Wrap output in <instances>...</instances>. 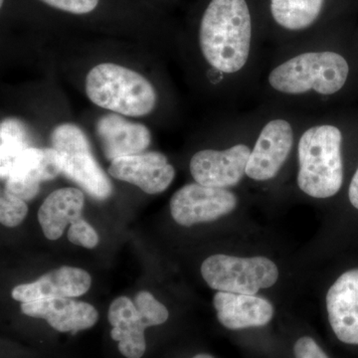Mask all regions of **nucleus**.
<instances>
[{"instance_id":"obj_26","label":"nucleus","mask_w":358,"mask_h":358,"mask_svg":"<svg viewBox=\"0 0 358 358\" xmlns=\"http://www.w3.org/2000/svg\"><path fill=\"white\" fill-rule=\"evenodd\" d=\"M193 358H214L209 355H205V353H200V355H195Z\"/></svg>"},{"instance_id":"obj_13","label":"nucleus","mask_w":358,"mask_h":358,"mask_svg":"<svg viewBox=\"0 0 358 358\" xmlns=\"http://www.w3.org/2000/svg\"><path fill=\"white\" fill-rule=\"evenodd\" d=\"M329 324L336 338L358 345V268L348 271L327 294Z\"/></svg>"},{"instance_id":"obj_2","label":"nucleus","mask_w":358,"mask_h":358,"mask_svg":"<svg viewBox=\"0 0 358 358\" xmlns=\"http://www.w3.org/2000/svg\"><path fill=\"white\" fill-rule=\"evenodd\" d=\"M343 134L333 124H320L301 134L298 145L299 187L313 199L333 197L343 182Z\"/></svg>"},{"instance_id":"obj_4","label":"nucleus","mask_w":358,"mask_h":358,"mask_svg":"<svg viewBox=\"0 0 358 358\" xmlns=\"http://www.w3.org/2000/svg\"><path fill=\"white\" fill-rule=\"evenodd\" d=\"M350 74L348 61L333 51L307 52L275 66L268 81L275 91L286 95L315 92L331 96L345 86Z\"/></svg>"},{"instance_id":"obj_10","label":"nucleus","mask_w":358,"mask_h":358,"mask_svg":"<svg viewBox=\"0 0 358 358\" xmlns=\"http://www.w3.org/2000/svg\"><path fill=\"white\" fill-rule=\"evenodd\" d=\"M60 173V159L53 148H28L14 160L4 189L30 201L38 194L42 182L56 178Z\"/></svg>"},{"instance_id":"obj_7","label":"nucleus","mask_w":358,"mask_h":358,"mask_svg":"<svg viewBox=\"0 0 358 358\" xmlns=\"http://www.w3.org/2000/svg\"><path fill=\"white\" fill-rule=\"evenodd\" d=\"M237 204L236 195L228 189L190 183L171 197V213L179 225L192 227L228 215L235 210Z\"/></svg>"},{"instance_id":"obj_23","label":"nucleus","mask_w":358,"mask_h":358,"mask_svg":"<svg viewBox=\"0 0 358 358\" xmlns=\"http://www.w3.org/2000/svg\"><path fill=\"white\" fill-rule=\"evenodd\" d=\"M54 8L73 14L91 13L98 6L99 0H42Z\"/></svg>"},{"instance_id":"obj_24","label":"nucleus","mask_w":358,"mask_h":358,"mask_svg":"<svg viewBox=\"0 0 358 358\" xmlns=\"http://www.w3.org/2000/svg\"><path fill=\"white\" fill-rule=\"evenodd\" d=\"M294 352L296 358H329L326 352L310 336H303L298 339L294 343Z\"/></svg>"},{"instance_id":"obj_27","label":"nucleus","mask_w":358,"mask_h":358,"mask_svg":"<svg viewBox=\"0 0 358 358\" xmlns=\"http://www.w3.org/2000/svg\"><path fill=\"white\" fill-rule=\"evenodd\" d=\"M4 0H0V6H2V4H3Z\"/></svg>"},{"instance_id":"obj_12","label":"nucleus","mask_w":358,"mask_h":358,"mask_svg":"<svg viewBox=\"0 0 358 358\" xmlns=\"http://www.w3.org/2000/svg\"><path fill=\"white\" fill-rule=\"evenodd\" d=\"M108 320L113 327L110 336L119 343L117 348L127 358L143 357L147 350L145 329L159 326L128 296H119L110 303Z\"/></svg>"},{"instance_id":"obj_15","label":"nucleus","mask_w":358,"mask_h":358,"mask_svg":"<svg viewBox=\"0 0 358 358\" xmlns=\"http://www.w3.org/2000/svg\"><path fill=\"white\" fill-rule=\"evenodd\" d=\"M96 134L106 159L114 160L145 152L152 134L145 124L124 119L117 114H107L96 122Z\"/></svg>"},{"instance_id":"obj_8","label":"nucleus","mask_w":358,"mask_h":358,"mask_svg":"<svg viewBox=\"0 0 358 358\" xmlns=\"http://www.w3.org/2000/svg\"><path fill=\"white\" fill-rule=\"evenodd\" d=\"M251 150L243 143L224 150H200L190 160V173L199 185L228 189L246 176Z\"/></svg>"},{"instance_id":"obj_3","label":"nucleus","mask_w":358,"mask_h":358,"mask_svg":"<svg viewBox=\"0 0 358 358\" xmlns=\"http://www.w3.org/2000/svg\"><path fill=\"white\" fill-rule=\"evenodd\" d=\"M85 91L92 103L128 117H143L154 110L157 92L140 73L114 63L92 68L85 81Z\"/></svg>"},{"instance_id":"obj_21","label":"nucleus","mask_w":358,"mask_h":358,"mask_svg":"<svg viewBox=\"0 0 358 358\" xmlns=\"http://www.w3.org/2000/svg\"><path fill=\"white\" fill-rule=\"evenodd\" d=\"M28 213L26 201L7 192H1L0 199V221L6 227H16L24 220Z\"/></svg>"},{"instance_id":"obj_18","label":"nucleus","mask_w":358,"mask_h":358,"mask_svg":"<svg viewBox=\"0 0 358 358\" xmlns=\"http://www.w3.org/2000/svg\"><path fill=\"white\" fill-rule=\"evenodd\" d=\"M84 206V193L78 188H60L50 193L38 211L40 226L47 239L62 236L68 224L82 217Z\"/></svg>"},{"instance_id":"obj_19","label":"nucleus","mask_w":358,"mask_h":358,"mask_svg":"<svg viewBox=\"0 0 358 358\" xmlns=\"http://www.w3.org/2000/svg\"><path fill=\"white\" fill-rule=\"evenodd\" d=\"M326 0H271L275 22L291 31L307 29L317 21Z\"/></svg>"},{"instance_id":"obj_22","label":"nucleus","mask_w":358,"mask_h":358,"mask_svg":"<svg viewBox=\"0 0 358 358\" xmlns=\"http://www.w3.org/2000/svg\"><path fill=\"white\" fill-rule=\"evenodd\" d=\"M67 237L71 243L88 249L95 248L100 240L98 233L85 220L83 216L70 224Z\"/></svg>"},{"instance_id":"obj_1","label":"nucleus","mask_w":358,"mask_h":358,"mask_svg":"<svg viewBox=\"0 0 358 358\" xmlns=\"http://www.w3.org/2000/svg\"><path fill=\"white\" fill-rule=\"evenodd\" d=\"M251 43L246 0H211L199 30L200 50L206 62L223 74H234L248 62Z\"/></svg>"},{"instance_id":"obj_16","label":"nucleus","mask_w":358,"mask_h":358,"mask_svg":"<svg viewBox=\"0 0 358 358\" xmlns=\"http://www.w3.org/2000/svg\"><path fill=\"white\" fill-rule=\"evenodd\" d=\"M91 275L88 272L64 266L47 273L36 281L16 286L11 296L20 303L46 299L75 298L86 294L91 288Z\"/></svg>"},{"instance_id":"obj_17","label":"nucleus","mask_w":358,"mask_h":358,"mask_svg":"<svg viewBox=\"0 0 358 358\" xmlns=\"http://www.w3.org/2000/svg\"><path fill=\"white\" fill-rule=\"evenodd\" d=\"M213 306L220 324L232 331L264 327L274 317L272 303L255 294L218 292L214 296Z\"/></svg>"},{"instance_id":"obj_6","label":"nucleus","mask_w":358,"mask_h":358,"mask_svg":"<svg viewBox=\"0 0 358 358\" xmlns=\"http://www.w3.org/2000/svg\"><path fill=\"white\" fill-rule=\"evenodd\" d=\"M201 275L207 285L216 291L256 294L260 289L274 286L279 270L266 257L240 258L217 254L204 260Z\"/></svg>"},{"instance_id":"obj_9","label":"nucleus","mask_w":358,"mask_h":358,"mask_svg":"<svg viewBox=\"0 0 358 358\" xmlns=\"http://www.w3.org/2000/svg\"><path fill=\"white\" fill-rule=\"evenodd\" d=\"M294 145L293 127L284 119L268 122L251 150L246 176L256 181L274 178L281 171Z\"/></svg>"},{"instance_id":"obj_25","label":"nucleus","mask_w":358,"mask_h":358,"mask_svg":"<svg viewBox=\"0 0 358 358\" xmlns=\"http://www.w3.org/2000/svg\"><path fill=\"white\" fill-rule=\"evenodd\" d=\"M348 197H350V201L352 206L358 209V169L353 176L352 182H350Z\"/></svg>"},{"instance_id":"obj_5","label":"nucleus","mask_w":358,"mask_h":358,"mask_svg":"<svg viewBox=\"0 0 358 358\" xmlns=\"http://www.w3.org/2000/svg\"><path fill=\"white\" fill-rule=\"evenodd\" d=\"M52 148L57 152L62 173L98 200L107 199L113 185L93 154L86 134L74 124H61L51 134Z\"/></svg>"},{"instance_id":"obj_20","label":"nucleus","mask_w":358,"mask_h":358,"mask_svg":"<svg viewBox=\"0 0 358 358\" xmlns=\"http://www.w3.org/2000/svg\"><path fill=\"white\" fill-rule=\"evenodd\" d=\"M30 147L27 127L17 119L2 121L0 126V176L6 180L16 157Z\"/></svg>"},{"instance_id":"obj_11","label":"nucleus","mask_w":358,"mask_h":358,"mask_svg":"<svg viewBox=\"0 0 358 358\" xmlns=\"http://www.w3.org/2000/svg\"><path fill=\"white\" fill-rule=\"evenodd\" d=\"M110 176L138 186L148 194L164 192L173 182L176 171L164 154L157 152L120 157L110 162Z\"/></svg>"},{"instance_id":"obj_14","label":"nucleus","mask_w":358,"mask_h":358,"mask_svg":"<svg viewBox=\"0 0 358 358\" xmlns=\"http://www.w3.org/2000/svg\"><path fill=\"white\" fill-rule=\"evenodd\" d=\"M20 308L28 317L46 320L60 333H77L91 329L99 319L98 310L93 306L71 298L21 303Z\"/></svg>"}]
</instances>
